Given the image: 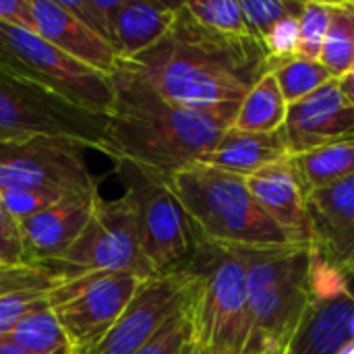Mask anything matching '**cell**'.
Segmentation results:
<instances>
[{"label": "cell", "mask_w": 354, "mask_h": 354, "mask_svg": "<svg viewBox=\"0 0 354 354\" xmlns=\"http://www.w3.org/2000/svg\"><path fill=\"white\" fill-rule=\"evenodd\" d=\"M120 66L164 100L191 108L243 102L270 73L268 56L253 37H230L203 27L185 2L178 4L170 31L133 60H120Z\"/></svg>", "instance_id": "obj_1"}, {"label": "cell", "mask_w": 354, "mask_h": 354, "mask_svg": "<svg viewBox=\"0 0 354 354\" xmlns=\"http://www.w3.org/2000/svg\"><path fill=\"white\" fill-rule=\"evenodd\" d=\"M112 83L116 95L108 124V158L164 178L199 164L234 124L241 104L209 108L174 104L120 64Z\"/></svg>", "instance_id": "obj_2"}, {"label": "cell", "mask_w": 354, "mask_h": 354, "mask_svg": "<svg viewBox=\"0 0 354 354\" xmlns=\"http://www.w3.org/2000/svg\"><path fill=\"white\" fill-rule=\"evenodd\" d=\"M203 243L230 251L292 247L288 234L263 212L247 178L193 164L168 178Z\"/></svg>", "instance_id": "obj_3"}, {"label": "cell", "mask_w": 354, "mask_h": 354, "mask_svg": "<svg viewBox=\"0 0 354 354\" xmlns=\"http://www.w3.org/2000/svg\"><path fill=\"white\" fill-rule=\"evenodd\" d=\"M185 272L195 276L189 303L191 336L216 354L243 353L251 334L243 255L201 241Z\"/></svg>", "instance_id": "obj_4"}, {"label": "cell", "mask_w": 354, "mask_h": 354, "mask_svg": "<svg viewBox=\"0 0 354 354\" xmlns=\"http://www.w3.org/2000/svg\"><path fill=\"white\" fill-rule=\"evenodd\" d=\"M247 266L249 338L286 348L311 301L313 255L309 245L239 251Z\"/></svg>", "instance_id": "obj_5"}, {"label": "cell", "mask_w": 354, "mask_h": 354, "mask_svg": "<svg viewBox=\"0 0 354 354\" xmlns=\"http://www.w3.org/2000/svg\"><path fill=\"white\" fill-rule=\"evenodd\" d=\"M114 164L135 214L145 259L158 276L185 272L197 255L201 239L168 178L124 160Z\"/></svg>", "instance_id": "obj_6"}, {"label": "cell", "mask_w": 354, "mask_h": 354, "mask_svg": "<svg viewBox=\"0 0 354 354\" xmlns=\"http://www.w3.org/2000/svg\"><path fill=\"white\" fill-rule=\"evenodd\" d=\"M110 116L77 106L0 64V143L68 139L108 156Z\"/></svg>", "instance_id": "obj_7"}, {"label": "cell", "mask_w": 354, "mask_h": 354, "mask_svg": "<svg viewBox=\"0 0 354 354\" xmlns=\"http://www.w3.org/2000/svg\"><path fill=\"white\" fill-rule=\"evenodd\" d=\"M0 64L77 106L112 112V77L81 64L31 29L0 23Z\"/></svg>", "instance_id": "obj_8"}, {"label": "cell", "mask_w": 354, "mask_h": 354, "mask_svg": "<svg viewBox=\"0 0 354 354\" xmlns=\"http://www.w3.org/2000/svg\"><path fill=\"white\" fill-rule=\"evenodd\" d=\"M85 151L75 141L54 137L0 143V193H44L60 199L100 195Z\"/></svg>", "instance_id": "obj_9"}, {"label": "cell", "mask_w": 354, "mask_h": 354, "mask_svg": "<svg viewBox=\"0 0 354 354\" xmlns=\"http://www.w3.org/2000/svg\"><path fill=\"white\" fill-rule=\"evenodd\" d=\"M50 268L64 280L91 274H133L141 280L158 276L141 251L135 214L124 195L114 201L100 197L81 236Z\"/></svg>", "instance_id": "obj_10"}, {"label": "cell", "mask_w": 354, "mask_h": 354, "mask_svg": "<svg viewBox=\"0 0 354 354\" xmlns=\"http://www.w3.org/2000/svg\"><path fill=\"white\" fill-rule=\"evenodd\" d=\"M145 280L133 274H91L64 280L48 297L75 354H87L118 322Z\"/></svg>", "instance_id": "obj_11"}, {"label": "cell", "mask_w": 354, "mask_h": 354, "mask_svg": "<svg viewBox=\"0 0 354 354\" xmlns=\"http://www.w3.org/2000/svg\"><path fill=\"white\" fill-rule=\"evenodd\" d=\"M311 286V301L286 354L344 353L354 346V276L324 266L313 255Z\"/></svg>", "instance_id": "obj_12"}, {"label": "cell", "mask_w": 354, "mask_h": 354, "mask_svg": "<svg viewBox=\"0 0 354 354\" xmlns=\"http://www.w3.org/2000/svg\"><path fill=\"white\" fill-rule=\"evenodd\" d=\"M195 276L176 272L145 280L112 330L87 354H137L191 303Z\"/></svg>", "instance_id": "obj_13"}, {"label": "cell", "mask_w": 354, "mask_h": 354, "mask_svg": "<svg viewBox=\"0 0 354 354\" xmlns=\"http://www.w3.org/2000/svg\"><path fill=\"white\" fill-rule=\"evenodd\" d=\"M307 214L315 259L354 276V176L309 193Z\"/></svg>", "instance_id": "obj_14"}, {"label": "cell", "mask_w": 354, "mask_h": 354, "mask_svg": "<svg viewBox=\"0 0 354 354\" xmlns=\"http://www.w3.org/2000/svg\"><path fill=\"white\" fill-rule=\"evenodd\" d=\"M284 133L290 156L354 137V106L340 91L338 79L288 104Z\"/></svg>", "instance_id": "obj_15"}, {"label": "cell", "mask_w": 354, "mask_h": 354, "mask_svg": "<svg viewBox=\"0 0 354 354\" xmlns=\"http://www.w3.org/2000/svg\"><path fill=\"white\" fill-rule=\"evenodd\" d=\"M97 201L100 195L71 197L39 214L19 220L25 263H58L64 257V253L73 247V243L81 236Z\"/></svg>", "instance_id": "obj_16"}, {"label": "cell", "mask_w": 354, "mask_h": 354, "mask_svg": "<svg viewBox=\"0 0 354 354\" xmlns=\"http://www.w3.org/2000/svg\"><path fill=\"white\" fill-rule=\"evenodd\" d=\"M35 33L81 64L114 75L120 58L114 46L75 17L62 0H31Z\"/></svg>", "instance_id": "obj_17"}, {"label": "cell", "mask_w": 354, "mask_h": 354, "mask_svg": "<svg viewBox=\"0 0 354 354\" xmlns=\"http://www.w3.org/2000/svg\"><path fill=\"white\" fill-rule=\"evenodd\" d=\"M247 185L263 212L288 234L295 245L311 247L307 197L292 172L288 158L249 176Z\"/></svg>", "instance_id": "obj_18"}, {"label": "cell", "mask_w": 354, "mask_h": 354, "mask_svg": "<svg viewBox=\"0 0 354 354\" xmlns=\"http://www.w3.org/2000/svg\"><path fill=\"white\" fill-rule=\"evenodd\" d=\"M288 156L290 151L284 129L276 133H245L230 127L218 145L199 160V164L249 178Z\"/></svg>", "instance_id": "obj_19"}, {"label": "cell", "mask_w": 354, "mask_h": 354, "mask_svg": "<svg viewBox=\"0 0 354 354\" xmlns=\"http://www.w3.org/2000/svg\"><path fill=\"white\" fill-rule=\"evenodd\" d=\"M180 2L158 0H122L116 21L112 46L120 60H133L153 48L172 27Z\"/></svg>", "instance_id": "obj_20"}, {"label": "cell", "mask_w": 354, "mask_h": 354, "mask_svg": "<svg viewBox=\"0 0 354 354\" xmlns=\"http://www.w3.org/2000/svg\"><path fill=\"white\" fill-rule=\"evenodd\" d=\"M292 172L305 193L328 189L354 176V137L288 156Z\"/></svg>", "instance_id": "obj_21"}, {"label": "cell", "mask_w": 354, "mask_h": 354, "mask_svg": "<svg viewBox=\"0 0 354 354\" xmlns=\"http://www.w3.org/2000/svg\"><path fill=\"white\" fill-rule=\"evenodd\" d=\"M288 102L284 100L274 73H266L243 97L232 129L245 133H276L286 124Z\"/></svg>", "instance_id": "obj_22"}, {"label": "cell", "mask_w": 354, "mask_h": 354, "mask_svg": "<svg viewBox=\"0 0 354 354\" xmlns=\"http://www.w3.org/2000/svg\"><path fill=\"white\" fill-rule=\"evenodd\" d=\"M6 340L27 354H56L71 348L50 303L25 315Z\"/></svg>", "instance_id": "obj_23"}, {"label": "cell", "mask_w": 354, "mask_h": 354, "mask_svg": "<svg viewBox=\"0 0 354 354\" xmlns=\"http://www.w3.org/2000/svg\"><path fill=\"white\" fill-rule=\"evenodd\" d=\"M324 66L334 79L344 77L354 64V0L332 2V19L322 52Z\"/></svg>", "instance_id": "obj_24"}, {"label": "cell", "mask_w": 354, "mask_h": 354, "mask_svg": "<svg viewBox=\"0 0 354 354\" xmlns=\"http://www.w3.org/2000/svg\"><path fill=\"white\" fill-rule=\"evenodd\" d=\"M272 73L288 104H295L334 81V75L324 66L322 60H311L303 56H292L274 64Z\"/></svg>", "instance_id": "obj_25"}, {"label": "cell", "mask_w": 354, "mask_h": 354, "mask_svg": "<svg viewBox=\"0 0 354 354\" xmlns=\"http://www.w3.org/2000/svg\"><path fill=\"white\" fill-rule=\"evenodd\" d=\"M187 10L203 27L230 37H251L241 0H189Z\"/></svg>", "instance_id": "obj_26"}, {"label": "cell", "mask_w": 354, "mask_h": 354, "mask_svg": "<svg viewBox=\"0 0 354 354\" xmlns=\"http://www.w3.org/2000/svg\"><path fill=\"white\" fill-rule=\"evenodd\" d=\"M332 19V0H305L299 25L297 56L322 60L328 27Z\"/></svg>", "instance_id": "obj_27"}, {"label": "cell", "mask_w": 354, "mask_h": 354, "mask_svg": "<svg viewBox=\"0 0 354 354\" xmlns=\"http://www.w3.org/2000/svg\"><path fill=\"white\" fill-rule=\"evenodd\" d=\"M305 0H241L245 21L251 37L261 46L270 31L292 10L301 8ZM263 50V48H261Z\"/></svg>", "instance_id": "obj_28"}, {"label": "cell", "mask_w": 354, "mask_h": 354, "mask_svg": "<svg viewBox=\"0 0 354 354\" xmlns=\"http://www.w3.org/2000/svg\"><path fill=\"white\" fill-rule=\"evenodd\" d=\"M64 6L79 17L89 29L112 44L114 39V21L122 0H62Z\"/></svg>", "instance_id": "obj_29"}, {"label": "cell", "mask_w": 354, "mask_h": 354, "mask_svg": "<svg viewBox=\"0 0 354 354\" xmlns=\"http://www.w3.org/2000/svg\"><path fill=\"white\" fill-rule=\"evenodd\" d=\"M48 297L50 292L41 290H15L0 295V342L8 338V334L19 326L25 315L50 303Z\"/></svg>", "instance_id": "obj_30"}, {"label": "cell", "mask_w": 354, "mask_h": 354, "mask_svg": "<svg viewBox=\"0 0 354 354\" xmlns=\"http://www.w3.org/2000/svg\"><path fill=\"white\" fill-rule=\"evenodd\" d=\"M189 332H191V326H189V307H187L174 319H170L162 328V332L137 354H178Z\"/></svg>", "instance_id": "obj_31"}, {"label": "cell", "mask_w": 354, "mask_h": 354, "mask_svg": "<svg viewBox=\"0 0 354 354\" xmlns=\"http://www.w3.org/2000/svg\"><path fill=\"white\" fill-rule=\"evenodd\" d=\"M0 266L2 268L27 266L19 222L4 209L2 203H0Z\"/></svg>", "instance_id": "obj_32"}, {"label": "cell", "mask_w": 354, "mask_h": 354, "mask_svg": "<svg viewBox=\"0 0 354 354\" xmlns=\"http://www.w3.org/2000/svg\"><path fill=\"white\" fill-rule=\"evenodd\" d=\"M0 23L35 31L31 0H0Z\"/></svg>", "instance_id": "obj_33"}, {"label": "cell", "mask_w": 354, "mask_h": 354, "mask_svg": "<svg viewBox=\"0 0 354 354\" xmlns=\"http://www.w3.org/2000/svg\"><path fill=\"white\" fill-rule=\"evenodd\" d=\"M280 346H270L261 340H255V338H249L247 344H245V351L241 354H276Z\"/></svg>", "instance_id": "obj_34"}, {"label": "cell", "mask_w": 354, "mask_h": 354, "mask_svg": "<svg viewBox=\"0 0 354 354\" xmlns=\"http://www.w3.org/2000/svg\"><path fill=\"white\" fill-rule=\"evenodd\" d=\"M338 85H340V91L346 95V100L354 106V64L353 68H351L344 77L338 79Z\"/></svg>", "instance_id": "obj_35"}, {"label": "cell", "mask_w": 354, "mask_h": 354, "mask_svg": "<svg viewBox=\"0 0 354 354\" xmlns=\"http://www.w3.org/2000/svg\"><path fill=\"white\" fill-rule=\"evenodd\" d=\"M178 354H216V353H212L209 348H205L203 344H199V342L191 336V332H189V336H187L185 344L180 346Z\"/></svg>", "instance_id": "obj_36"}, {"label": "cell", "mask_w": 354, "mask_h": 354, "mask_svg": "<svg viewBox=\"0 0 354 354\" xmlns=\"http://www.w3.org/2000/svg\"><path fill=\"white\" fill-rule=\"evenodd\" d=\"M0 354H27L23 353L19 346H15L12 342H8V340H4V342H0Z\"/></svg>", "instance_id": "obj_37"}, {"label": "cell", "mask_w": 354, "mask_h": 354, "mask_svg": "<svg viewBox=\"0 0 354 354\" xmlns=\"http://www.w3.org/2000/svg\"><path fill=\"white\" fill-rule=\"evenodd\" d=\"M340 354H354V346H348V348H346L344 353H340Z\"/></svg>", "instance_id": "obj_38"}, {"label": "cell", "mask_w": 354, "mask_h": 354, "mask_svg": "<svg viewBox=\"0 0 354 354\" xmlns=\"http://www.w3.org/2000/svg\"><path fill=\"white\" fill-rule=\"evenodd\" d=\"M56 354H75L71 348H64V351H60V353H56Z\"/></svg>", "instance_id": "obj_39"}, {"label": "cell", "mask_w": 354, "mask_h": 354, "mask_svg": "<svg viewBox=\"0 0 354 354\" xmlns=\"http://www.w3.org/2000/svg\"><path fill=\"white\" fill-rule=\"evenodd\" d=\"M276 354H286V348H278V351H276Z\"/></svg>", "instance_id": "obj_40"}, {"label": "cell", "mask_w": 354, "mask_h": 354, "mask_svg": "<svg viewBox=\"0 0 354 354\" xmlns=\"http://www.w3.org/2000/svg\"><path fill=\"white\" fill-rule=\"evenodd\" d=\"M4 270H6V268H2V266H0V280H2V274H4Z\"/></svg>", "instance_id": "obj_41"}]
</instances>
